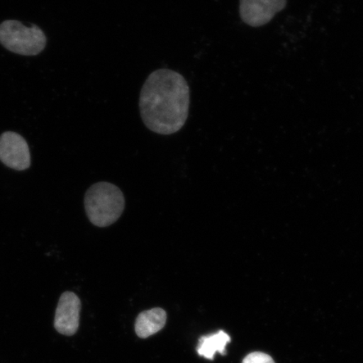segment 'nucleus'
<instances>
[{
	"label": "nucleus",
	"mask_w": 363,
	"mask_h": 363,
	"mask_svg": "<svg viewBox=\"0 0 363 363\" xmlns=\"http://www.w3.org/2000/svg\"><path fill=\"white\" fill-rule=\"evenodd\" d=\"M0 160L11 169L26 170L30 165L28 144L22 136L7 131L0 136Z\"/></svg>",
	"instance_id": "nucleus-4"
},
{
	"label": "nucleus",
	"mask_w": 363,
	"mask_h": 363,
	"mask_svg": "<svg viewBox=\"0 0 363 363\" xmlns=\"http://www.w3.org/2000/svg\"><path fill=\"white\" fill-rule=\"evenodd\" d=\"M81 301L77 294L65 292L59 298L54 328L58 333L72 337L79 328Z\"/></svg>",
	"instance_id": "nucleus-6"
},
{
	"label": "nucleus",
	"mask_w": 363,
	"mask_h": 363,
	"mask_svg": "<svg viewBox=\"0 0 363 363\" xmlns=\"http://www.w3.org/2000/svg\"><path fill=\"white\" fill-rule=\"evenodd\" d=\"M0 43L9 51L23 56H36L43 51L47 38L38 26L27 27L17 21L0 24Z\"/></svg>",
	"instance_id": "nucleus-3"
},
{
	"label": "nucleus",
	"mask_w": 363,
	"mask_h": 363,
	"mask_svg": "<svg viewBox=\"0 0 363 363\" xmlns=\"http://www.w3.org/2000/svg\"><path fill=\"white\" fill-rule=\"evenodd\" d=\"M189 104L187 81L167 68L152 72L140 91V116L145 125L159 135L174 134L183 128Z\"/></svg>",
	"instance_id": "nucleus-1"
},
{
	"label": "nucleus",
	"mask_w": 363,
	"mask_h": 363,
	"mask_svg": "<svg viewBox=\"0 0 363 363\" xmlns=\"http://www.w3.org/2000/svg\"><path fill=\"white\" fill-rule=\"evenodd\" d=\"M287 0H240V16L252 27L264 26L283 11Z\"/></svg>",
	"instance_id": "nucleus-5"
},
{
	"label": "nucleus",
	"mask_w": 363,
	"mask_h": 363,
	"mask_svg": "<svg viewBox=\"0 0 363 363\" xmlns=\"http://www.w3.org/2000/svg\"><path fill=\"white\" fill-rule=\"evenodd\" d=\"M125 203L121 190L107 182H99L91 186L85 194L86 214L91 223L101 228L110 226L120 219Z\"/></svg>",
	"instance_id": "nucleus-2"
},
{
	"label": "nucleus",
	"mask_w": 363,
	"mask_h": 363,
	"mask_svg": "<svg viewBox=\"0 0 363 363\" xmlns=\"http://www.w3.org/2000/svg\"><path fill=\"white\" fill-rule=\"evenodd\" d=\"M230 342V335L223 330H219L215 334L203 335L199 340L197 352L199 356L213 361L217 352L221 355H225V347Z\"/></svg>",
	"instance_id": "nucleus-8"
},
{
	"label": "nucleus",
	"mask_w": 363,
	"mask_h": 363,
	"mask_svg": "<svg viewBox=\"0 0 363 363\" xmlns=\"http://www.w3.org/2000/svg\"><path fill=\"white\" fill-rule=\"evenodd\" d=\"M167 319V312L162 308L143 311L135 320V334L142 339L152 337L164 328Z\"/></svg>",
	"instance_id": "nucleus-7"
},
{
	"label": "nucleus",
	"mask_w": 363,
	"mask_h": 363,
	"mask_svg": "<svg viewBox=\"0 0 363 363\" xmlns=\"http://www.w3.org/2000/svg\"><path fill=\"white\" fill-rule=\"evenodd\" d=\"M242 363H275L272 357L264 352H255L248 354Z\"/></svg>",
	"instance_id": "nucleus-9"
}]
</instances>
